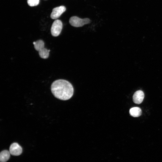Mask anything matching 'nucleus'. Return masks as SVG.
<instances>
[{"label": "nucleus", "mask_w": 162, "mask_h": 162, "mask_svg": "<svg viewBox=\"0 0 162 162\" xmlns=\"http://www.w3.org/2000/svg\"><path fill=\"white\" fill-rule=\"evenodd\" d=\"M9 152L10 154L14 156H18L22 153V149L21 146L17 143H12L9 148Z\"/></svg>", "instance_id": "nucleus-5"}, {"label": "nucleus", "mask_w": 162, "mask_h": 162, "mask_svg": "<svg viewBox=\"0 0 162 162\" xmlns=\"http://www.w3.org/2000/svg\"><path fill=\"white\" fill-rule=\"evenodd\" d=\"M50 51V50H48L46 48L44 47L38 51L39 54L41 58L46 59L49 56Z\"/></svg>", "instance_id": "nucleus-10"}, {"label": "nucleus", "mask_w": 162, "mask_h": 162, "mask_svg": "<svg viewBox=\"0 0 162 162\" xmlns=\"http://www.w3.org/2000/svg\"><path fill=\"white\" fill-rule=\"evenodd\" d=\"M69 22L72 26L79 27L90 23V20L88 18L81 19L76 16H73L70 18Z\"/></svg>", "instance_id": "nucleus-2"}, {"label": "nucleus", "mask_w": 162, "mask_h": 162, "mask_svg": "<svg viewBox=\"0 0 162 162\" xmlns=\"http://www.w3.org/2000/svg\"><path fill=\"white\" fill-rule=\"evenodd\" d=\"M10 153L9 151L4 150L1 152L0 154L1 162H6L9 159Z\"/></svg>", "instance_id": "nucleus-7"}, {"label": "nucleus", "mask_w": 162, "mask_h": 162, "mask_svg": "<svg viewBox=\"0 0 162 162\" xmlns=\"http://www.w3.org/2000/svg\"><path fill=\"white\" fill-rule=\"evenodd\" d=\"M129 113L131 116L134 117H138L141 115L142 110L139 107H134L130 110Z\"/></svg>", "instance_id": "nucleus-8"}, {"label": "nucleus", "mask_w": 162, "mask_h": 162, "mask_svg": "<svg viewBox=\"0 0 162 162\" xmlns=\"http://www.w3.org/2000/svg\"><path fill=\"white\" fill-rule=\"evenodd\" d=\"M66 10L64 6H60L54 8L50 15V17L52 19H56L58 18Z\"/></svg>", "instance_id": "nucleus-4"}, {"label": "nucleus", "mask_w": 162, "mask_h": 162, "mask_svg": "<svg viewBox=\"0 0 162 162\" xmlns=\"http://www.w3.org/2000/svg\"><path fill=\"white\" fill-rule=\"evenodd\" d=\"M35 49L37 51L44 47V43L42 40H39L33 43Z\"/></svg>", "instance_id": "nucleus-9"}, {"label": "nucleus", "mask_w": 162, "mask_h": 162, "mask_svg": "<svg viewBox=\"0 0 162 162\" xmlns=\"http://www.w3.org/2000/svg\"><path fill=\"white\" fill-rule=\"evenodd\" d=\"M40 0H27V3L30 6L33 7L38 5L39 3Z\"/></svg>", "instance_id": "nucleus-11"}, {"label": "nucleus", "mask_w": 162, "mask_h": 162, "mask_svg": "<svg viewBox=\"0 0 162 162\" xmlns=\"http://www.w3.org/2000/svg\"><path fill=\"white\" fill-rule=\"evenodd\" d=\"M62 23L61 20L58 19L55 20L52 23L51 28L52 35L54 37L58 36L62 31Z\"/></svg>", "instance_id": "nucleus-3"}, {"label": "nucleus", "mask_w": 162, "mask_h": 162, "mask_svg": "<svg viewBox=\"0 0 162 162\" xmlns=\"http://www.w3.org/2000/svg\"><path fill=\"white\" fill-rule=\"evenodd\" d=\"M51 91L56 98L67 100L71 98L74 90L71 84L68 81L62 79L54 81L51 86Z\"/></svg>", "instance_id": "nucleus-1"}, {"label": "nucleus", "mask_w": 162, "mask_h": 162, "mask_svg": "<svg viewBox=\"0 0 162 162\" xmlns=\"http://www.w3.org/2000/svg\"><path fill=\"white\" fill-rule=\"evenodd\" d=\"M144 94L141 90H138L133 95V99L134 102L137 104H141L143 100Z\"/></svg>", "instance_id": "nucleus-6"}]
</instances>
